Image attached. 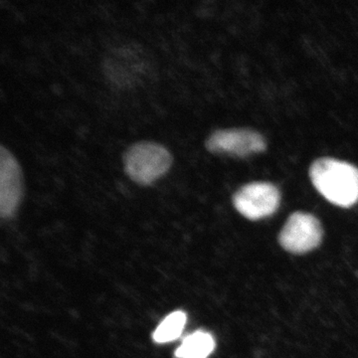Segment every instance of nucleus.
<instances>
[{
  "instance_id": "39448f33",
  "label": "nucleus",
  "mask_w": 358,
  "mask_h": 358,
  "mask_svg": "<svg viewBox=\"0 0 358 358\" xmlns=\"http://www.w3.org/2000/svg\"><path fill=\"white\" fill-rule=\"evenodd\" d=\"M322 239V228L317 218L305 212L289 216L280 233L279 242L289 253L303 254L319 246Z\"/></svg>"
},
{
  "instance_id": "423d86ee",
  "label": "nucleus",
  "mask_w": 358,
  "mask_h": 358,
  "mask_svg": "<svg viewBox=\"0 0 358 358\" xmlns=\"http://www.w3.org/2000/svg\"><path fill=\"white\" fill-rule=\"evenodd\" d=\"M23 195L22 173L17 160L6 148H0V214L13 217Z\"/></svg>"
},
{
  "instance_id": "7ed1b4c3",
  "label": "nucleus",
  "mask_w": 358,
  "mask_h": 358,
  "mask_svg": "<svg viewBox=\"0 0 358 358\" xmlns=\"http://www.w3.org/2000/svg\"><path fill=\"white\" fill-rule=\"evenodd\" d=\"M280 202L279 189L268 182L249 183L233 196L235 208L250 220H260L273 215L279 208Z\"/></svg>"
},
{
  "instance_id": "20e7f679",
  "label": "nucleus",
  "mask_w": 358,
  "mask_h": 358,
  "mask_svg": "<svg viewBox=\"0 0 358 358\" xmlns=\"http://www.w3.org/2000/svg\"><path fill=\"white\" fill-rule=\"evenodd\" d=\"M206 148L212 154L247 157L265 152L267 141L252 129H220L209 136Z\"/></svg>"
},
{
  "instance_id": "6e6552de",
  "label": "nucleus",
  "mask_w": 358,
  "mask_h": 358,
  "mask_svg": "<svg viewBox=\"0 0 358 358\" xmlns=\"http://www.w3.org/2000/svg\"><path fill=\"white\" fill-rule=\"evenodd\" d=\"M186 324V315L180 310L171 313L157 327L154 334L157 343H166L176 341L182 334Z\"/></svg>"
},
{
  "instance_id": "0eeeda50",
  "label": "nucleus",
  "mask_w": 358,
  "mask_h": 358,
  "mask_svg": "<svg viewBox=\"0 0 358 358\" xmlns=\"http://www.w3.org/2000/svg\"><path fill=\"white\" fill-rule=\"evenodd\" d=\"M215 341L210 334L195 331L183 341L176 352L178 358H207L213 352Z\"/></svg>"
},
{
  "instance_id": "f257e3e1",
  "label": "nucleus",
  "mask_w": 358,
  "mask_h": 358,
  "mask_svg": "<svg viewBox=\"0 0 358 358\" xmlns=\"http://www.w3.org/2000/svg\"><path fill=\"white\" fill-rule=\"evenodd\" d=\"M313 186L327 200L341 207H350L358 201V169L341 160L324 157L315 160L310 169Z\"/></svg>"
},
{
  "instance_id": "f03ea898",
  "label": "nucleus",
  "mask_w": 358,
  "mask_h": 358,
  "mask_svg": "<svg viewBox=\"0 0 358 358\" xmlns=\"http://www.w3.org/2000/svg\"><path fill=\"white\" fill-rule=\"evenodd\" d=\"M124 171L131 180L148 185L164 176L173 164L171 152L155 143H138L127 150Z\"/></svg>"
}]
</instances>
